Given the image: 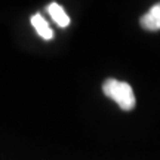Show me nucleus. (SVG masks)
Instances as JSON below:
<instances>
[{"instance_id": "obj_1", "label": "nucleus", "mask_w": 160, "mask_h": 160, "mask_svg": "<svg viewBox=\"0 0 160 160\" xmlns=\"http://www.w3.org/2000/svg\"><path fill=\"white\" fill-rule=\"evenodd\" d=\"M102 92L105 97L111 98L122 110L131 111L135 108L137 99L133 95V89L129 83L116 79H107L102 83Z\"/></svg>"}, {"instance_id": "obj_2", "label": "nucleus", "mask_w": 160, "mask_h": 160, "mask_svg": "<svg viewBox=\"0 0 160 160\" xmlns=\"http://www.w3.org/2000/svg\"><path fill=\"white\" fill-rule=\"evenodd\" d=\"M139 24L147 31H159L160 30V2L156 3L145 15L141 17Z\"/></svg>"}, {"instance_id": "obj_3", "label": "nucleus", "mask_w": 160, "mask_h": 160, "mask_svg": "<svg viewBox=\"0 0 160 160\" xmlns=\"http://www.w3.org/2000/svg\"><path fill=\"white\" fill-rule=\"evenodd\" d=\"M31 25L34 27V30L37 31V34L45 40H52L53 39V31L49 27V24L45 18L42 17L40 13H36L31 17Z\"/></svg>"}, {"instance_id": "obj_4", "label": "nucleus", "mask_w": 160, "mask_h": 160, "mask_svg": "<svg viewBox=\"0 0 160 160\" xmlns=\"http://www.w3.org/2000/svg\"><path fill=\"white\" fill-rule=\"evenodd\" d=\"M48 12H49L51 18L59 25V27H67L70 24L68 15L65 13L64 8L59 5V3H51V5L48 6Z\"/></svg>"}]
</instances>
